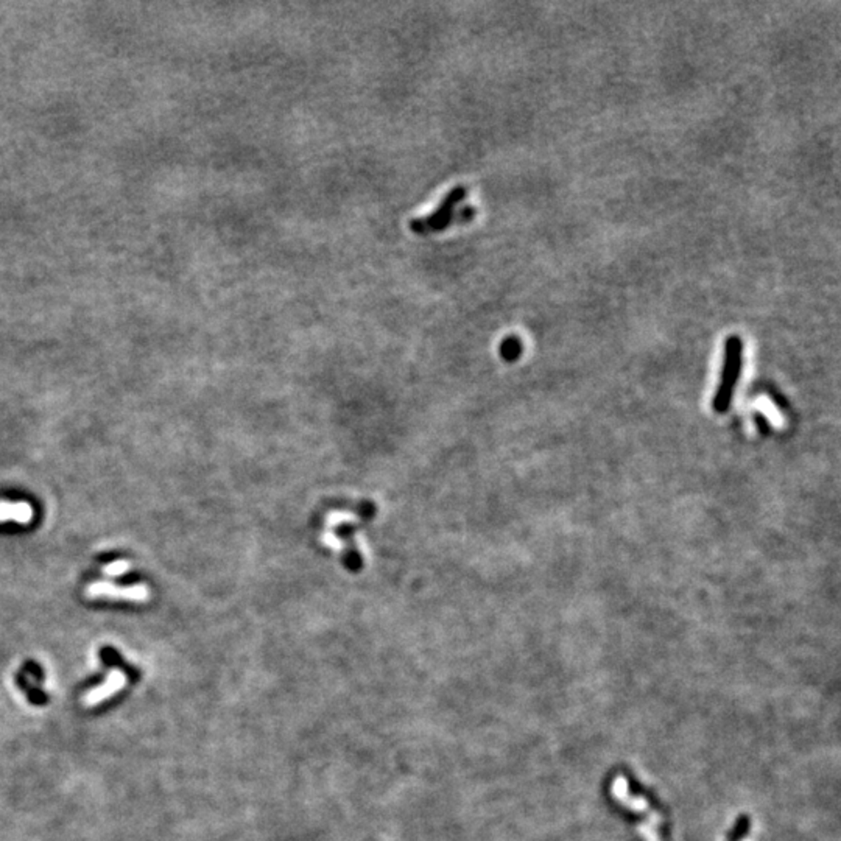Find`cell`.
Listing matches in <instances>:
<instances>
[{
  "instance_id": "2",
  "label": "cell",
  "mask_w": 841,
  "mask_h": 841,
  "mask_svg": "<svg viewBox=\"0 0 841 841\" xmlns=\"http://www.w3.org/2000/svg\"><path fill=\"white\" fill-rule=\"evenodd\" d=\"M612 793H614L616 799L621 802L622 806L628 807L634 814L647 816L645 823L640 826L642 838L645 841H661L659 828L662 824V816L652 807V802L648 801L645 796L634 793L628 780L623 776H618L612 782Z\"/></svg>"
},
{
  "instance_id": "3",
  "label": "cell",
  "mask_w": 841,
  "mask_h": 841,
  "mask_svg": "<svg viewBox=\"0 0 841 841\" xmlns=\"http://www.w3.org/2000/svg\"><path fill=\"white\" fill-rule=\"evenodd\" d=\"M468 190L466 187L459 186L452 189L449 192L447 197L442 200V203L440 204V208L435 211L430 217H425V218H418V220H413L410 223V228L413 232L416 234H432V232H438L446 230V228L455 221V213H456V204H459L464 197H466Z\"/></svg>"
},
{
  "instance_id": "6",
  "label": "cell",
  "mask_w": 841,
  "mask_h": 841,
  "mask_svg": "<svg viewBox=\"0 0 841 841\" xmlns=\"http://www.w3.org/2000/svg\"><path fill=\"white\" fill-rule=\"evenodd\" d=\"M33 519V508L27 502H0V522L13 521L25 525Z\"/></svg>"
},
{
  "instance_id": "1",
  "label": "cell",
  "mask_w": 841,
  "mask_h": 841,
  "mask_svg": "<svg viewBox=\"0 0 841 841\" xmlns=\"http://www.w3.org/2000/svg\"><path fill=\"white\" fill-rule=\"evenodd\" d=\"M743 349L745 344L739 335H729L726 338L720 382L712 399V409L718 415L726 413L733 404L737 383L743 370Z\"/></svg>"
},
{
  "instance_id": "5",
  "label": "cell",
  "mask_w": 841,
  "mask_h": 841,
  "mask_svg": "<svg viewBox=\"0 0 841 841\" xmlns=\"http://www.w3.org/2000/svg\"><path fill=\"white\" fill-rule=\"evenodd\" d=\"M125 685H127V675H125L123 671L119 668H113L105 683H101L99 687H95L86 693V695L83 697V704L86 707L97 706V704L103 703V701H106L108 698L113 697L114 693L120 692Z\"/></svg>"
},
{
  "instance_id": "8",
  "label": "cell",
  "mask_w": 841,
  "mask_h": 841,
  "mask_svg": "<svg viewBox=\"0 0 841 841\" xmlns=\"http://www.w3.org/2000/svg\"><path fill=\"white\" fill-rule=\"evenodd\" d=\"M521 349H522L521 342H519V338H516V337L506 338V340L504 343H502V346H500L502 356H504L508 360H513L516 357H519L521 356Z\"/></svg>"
},
{
  "instance_id": "7",
  "label": "cell",
  "mask_w": 841,
  "mask_h": 841,
  "mask_svg": "<svg viewBox=\"0 0 841 841\" xmlns=\"http://www.w3.org/2000/svg\"><path fill=\"white\" fill-rule=\"evenodd\" d=\"M131 569V563L127 559H117L114 563L106 564L103 567V573L106 575V577H122L123 573H127Z\"/></svg>"
},
{
  "instance_id": "4",
  "label": "cell",
  "mask_w": 841,
  "mask_h": 841,
  "mask_svg": "<svg viewBox=\"0 0 841 841\" xmlns=\"http://www.w3.org/2000/svg\"><path fill=\"white\" fill-rule=\"evenodd\" d=\"M86 595L89 597V599H100V597H105V599H111V600H125V602L142 603V602H149L150 591L145 585L120 587V586L113 585V583H108V581H95V583H91V585L86 587Z\"/></svg>"
}]
</instances>
